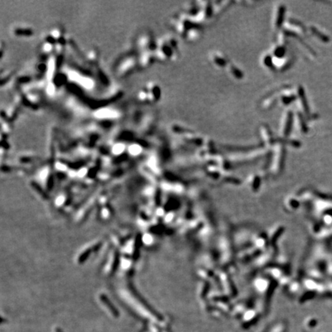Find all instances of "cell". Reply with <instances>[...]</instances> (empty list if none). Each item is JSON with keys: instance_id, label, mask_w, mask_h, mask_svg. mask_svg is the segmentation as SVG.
Segmentation results:
<instances>
[{"instance_id": "4", "label": "cell", "mask_w": 332, "mask_h": 332, "mask_svg": "<svg viewBox=\"0 0 332 332\" xmlns=\"http://www.w3.org/2000/svg\"><path fill=\"white\" fill-rule=\"evenodd\" d=\"M118 263H119V256H118V253H117L115 254V256L114 264H113L112 269H111V271H112L113 273H114L115 271V270L118 268Z\"/></svg>"}, {"instance_id": "2", "label": "cell", "mask_w": 332, "mask_h": 332, "mask_svg": "<svg viewBox=\"0 0 332 332\" xmlns=\"http://www.w3.org/2000/svg\"><path fill=\"white\" fill-rule=\"evenodd\" d=\"M141 242H142V238H141V236L138 235L136 238V244H135V251H134V255H136V254H138L139 252V248H140L141 245Z\"/></svg>"}, {"instance_id": "5", "label": "cell", "mask_w": 332, "mask_h": 332, "mask_svg": "<svg viewBox=\"0 0 332 332\" xmlns=\"http://www.w3.org/2000/svg\"><path fill=\"white\" fill-rule=\"evenodd\" d=\"M33 186H34V188L36 189V192H38V193H39V195H42V198H48V195H47V194L45 193L44 191L42 190V189H41V188L39 187V185H38V184H34V185H33Z\"/></svg>"}, {"instance_id": "1", "label": "cell", "mask_w": 332, "mask_h": 332, "mask_svg": "<svg viewBox=\"0 0 332 332\" xmlns=\"http://www.w3.org/2000/svg\"><path fill=\"white\" fill-rule=\"evenodd\" d=\"M100 300L101 302H102V303L104 305L106 306L107 309H108V311L111 313V315H112L113 317H115V318H118V317L119 316V312H118V311L116 309L115 305H113L111 302H110V300L108 299V297H107L106 295L102 294V295H100Z\"/></svg>"}, {"instance_id": "3", "label": "cell", "mask_w": 332, "mask_h": 332, "mask_svg": "<svg viewBox=\"0 0 332 332\" xmlns=\"http://www.w3.org/2000/svg\"><path fill=\"white\" fill-rule=\"evenodd\" d=\"M91 252H92V250H91V249H88L87 251L83 252V253L82 254V255L79 257V262H83V261H86V260L87 259L88 257L89 256Z\"/></svg>"}, {"instance_id": "6", "label": "cell", "mask_w": 332, "mask_h": 332, "mask_svg": "<svg viewBox=\"0 0 332 332\" xmlns=\"http://www.w3.org/2000/svg\"><path fill=\"white\" fill-rule=\"evenodd\" d=\"M55 332H63L62 330H61L60 328H58V327H57V328L55 329Z\"/></svg>"}]
</instances>
